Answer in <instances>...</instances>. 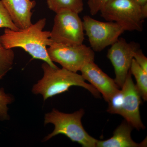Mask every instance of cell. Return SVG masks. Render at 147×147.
I'll use <instances>...</instances> for the list:
<instances>
[{
  "label": "cell",
  "instance_id": "7402d4cb",
  "mask_svg": "<svg viewBox=\"0 0 147 147\" xmlns=\"http://www.w3.org/2000/svg\"><path fill=\"white\" fill-rule=\"evenodd\" d=\"M141 6L147 3V0H136Z\"/></svg>",
  "mask_w": 147,
  "mask_h": 147
},
{
  "label": "cell",
  "instance_id": "d6986e66",
  "mask_svg": "<svg viewBox=\"0 0 147 147\" xmlns=\"http://www.w3.org/2000/svg\"><path fill=\"white\" fill-rule=\"evenodd\" d=\"M110 0H88V4L91 15L97 14Z\"/></svg>",
  "mask_w": 147,
  "mask_h": 147
},
{
  "label": "cell",
  "instance_id": "9c48e42d",
  "mask_svg": "<svg viewBox=\"0 0 147 147\" xmlns=\"http://www.w3.org/2000/svg\"><path fill=\"white\" fill-rule=\"evenodd\" d=\"M121 88L123 94V100L119 115L137 130L145 129L139 111L142 97L132 80L130 70Z\"/></svg>",
  "mask_w": 147,
  "mask_h": 147
},
{
  "label": "cell",
  "instance_id": "30bf717a",
  "mask_svg": "<svg viewBox=\"0 0 147 147\" xmlns=\"http://www.w3.org/2000/svg\"><path fill=\"white\" fill-rule=\"evenodd\" d=\"M82 76L102 94L105 101L109 102L119 91L115 81L101 70L94 61L86 63L81 69Z\"/></svg>",
  "mask_w": 147,
  "mask_h": 147
},
{
  "label": "cell",
  "instance_id": "3957f363",
  "mask_svg": "<svg viewBox=\"0 0 147 147\" xmlns=\"http://www.w3.org/2000/svg\"><path fill=\"white\" fill-rule=\"evenodd\" d=\"M84 113L83 109L67 114L54 109L52 112L45 114L44 123L53 124L55 129L51 134L44 138L43 142L58 134H62L72 142L79 143L82 147H96L98 140L88 134L82 125V119Z\"/></svg>",
  "mask_w": 147,
  "mask_h": 147
},
{
  "label": "cell",
  "instance_id": "277c9868",
  "mask_svg": "<svg viewBox=\"0 0 147 147\" xmlns=\"http://www.w3.org/2000/svg\"><path fill=\"white\" fill-rule=\"evenodd\" d=\"M100 12L105 20L116 22L125 31H143L144 19L141 5L136 0H110Z\"/></svg>",
  "mask_w": 147,
  "mask_h": 147
},
{
  "label": "cell",
  "instance_id": "2e32d148",
  "mask_svg": "<svg viewBox=\"0 0 147 147\" xmlns=\"http://www.w3.org/2000/svg\"><path fill=\"white\" fill-rule=\"evenodd\" d=\"M3 77L0 76V79ZM13 100L12 97L10 95L6 94L3 89H0V120H6L9 119L7 105L10 104Z\"/></svg>",
  "mask_w": 147,
  "mask_h": 147
},
{
  "label": "cell",
  "instance_id": "7a4b0ae2",
  "mask_svg": "<svg viewBox=\"0 0 147 147\" xmlns=\"http://www.w3.org/2000/svg\"><path fill=\"white\" fill-rule=\"evenodd\" d=\"M42 68L43 77L34 86L32 91L34 94L42 95L44 100L67 91L74 86L82 87L95 97H100V93L86 83L82 75L63 68H54L46 62L42 63Z\"/></svg>",
  "mask_w": 147,
  "mask_h": 147
},
{
  "label": "cell",
  "instance_id": "44dd1931",
  "mask_svg": "<svg viewBox=\"0 0 147 147\" xmlns=\"http://www.w3.org/2000/svg\"><path fill=\"white\" fill-rule=\"evenodd\" d=\"M142 16L144 19L147 17V3L141 6Z\"/></svg>",
  "mask_w": 147,
  "mask_h": 147
},
{
  "label": "cell",
  "instance_id": "7c38bea8",
  "mask_svg": "<svg viewBox=\"0 0 147 147\" xmlns=\"http://www.w3.org/2000/svg\"><path fill=\"white\" fill-rule=\"evenodd\" d=\"M133 127L124 121L114 131L113 136L103 141L97 140V147H143L147 146V139L141 143H137L132 140L131 133Z\"/></svg>",
  "mask_w": 147,
  "mask_h": 147
},
{
  "label": "cell",
  "instance_id": "5bb4252c",
  "mask_svg": "<svg viewBox=\"0 0 147 147\" xmlns=\"http://www.w3.org/2000/svg\"><path fill=\"white\" fill-rule=\"evenodd\" d=\"M131 75L136 79V86L144 101L147 100V72L137 63L134 59L130 68Z\"/></svg>",
  "mask_w": 147,
  "mask_h": 147
},
{
  "label": "cell",
  "instance_id": "8992f818",
  "mask_svg": "<svg viewBox=\"0 0 147 147\" xmlns=\"http://www.w3.org/2000/svg\"><path fill=\"white\" fill-rule=\"evenodd\" d=\"M50 38L53 42L63 45L83 44L85 33L79 13L69 11L56 13Z\"/></svg>",
  "mask_w": 147,
  "mask_h": 147
},
{
  "label": "cell",
  "instance_id": "e0dca14e",
  "mask_svg": "<svg viewBox=\"0 0 147 147\" xmlns=\"http://www.w3.org/2000/svg\"><path fill=\"white\" fill-rule=\"evenodd\" d=\"M1 28L9 29L13 30H19L13 23L2 1L0 0V28Z\"/></svg>",
  "mask_w": 147,
  "mask_h": 147
},
{
  "label": "cell",
  "instance_id": "ffe728a7",
  "mask_svg": "<svg viewBox=\"0 0 147 147\" xmlns=\"http://www.w3.org/2000/svg\"><path fill=\"white\" fill-rule=\"evenodd\" d=\"M133 59L137 63L147 72V58L140 48L134 52Z\"/></svg>",
  "mask_w": 147,
  "mask_h": 147
},
{
  "label": "cell",
  "instance_id": "ba28073f",
  "mask_svg": "<svg viewBox=\"0 0 147 147\" xmlns=\"http://www.w3.org/2000/svg\"><path fill=\"white\" fill-rule=\"evenodd\" d=\"M140 47L139 43L128 42L121 38L108 50L107 57L114 67L115 74L114 81L119 88L123 86L129 71L134 52Z\"/></svg>",
  "mask_w": 147,
  "mask_h": 147
},
{
  "label": "cell",
  "instance_id": "ac0fdd59",
  "mask_svg": "<svg viewBox=\"0 0 147 147\" xmlns=\"http://www.w3.org/2000/svg\"><path fill=\"white\" fill-rule=\"evenodd\" d=\"M123 100V94L121 90H120L108 102V108L107 112L111 114L119 115L122 105Z\"/></svg>",
  "mask_w": 147,
  "mask_h": 147
},
{
  "label": "cell",
  "instance_id": "5b68a950",
  "mask_svg": "<svg viewBox=\"0 0 147 147\" xmlns=\"http://www.w3.org/2000/svg\"><path fill=\"white\" fill-rule=\"evenodd\" d=\"M47 53L53 62L62 68L77 73L86 63L94 61V52L84 44L69 45L52 42L47 48Z\"/></svg>",
  "mask_w": 147,
  "mask_h": 147
},
{
  "label": "cell",
  "instance_id": "4fadbf2b",
  "mask_svg": "<svg viewBox=\"0 0 147 147\" xmlns=\"http://www.w3.org/2000/svg\"><path fill=\"white\" fill-rule=\"evenodd\" d=\"M48 8L55 13L69 11L81 13L84 9L83 0H47Z\"/></svg>",
  "mask_w": 147,
  "mask_h": 147
},
{
  "label": "cell",
  "instance_id": "6da1fadb",
  "mask_svg": "<svg viewBox=\"0 0 147 147\" xmlns=\"http://www.w3.org/2000/svg\"><path fill=\"white\" fill-rule=\"evenodd\" d=\"M46 24V18H43L26 29L13 30L5 28L0 36L1 42L6 49L22 48L33 59L44 61L52 67L57 68L47 53V46L53 41L50 38V31L43 30Z\"/></svg>",
  "mask_w": 147,
  "mask_h": 147
},
{
  "label": "cell",
  "instance_id": "52a82bcc",
  "mask_svg": "<svg viewBox=\"0 0 147 147\" xmlns=\"http://www.w3.org/2000/svg\"><path fill=\"white\" fill-rule=\"evenodd\" d=\"M83 24L90 47L94 52H100L113 45L125 31L116 22H102L88 15L84 16Z\"/></svg>",
  "mask_w": 147,
  "mask_h": 147
},
{
  "label": "cell",
  "instance_id": "9a60e30c",
  "mask_svg": "<svg viewBox=\"0 0 147 147\" xmlns=\"http://www.w3.org/2000/svg\"><path fill=\"white\" fill-rule=\"evenodd\" d=\"M14 59L13 50L4 47L0 39V76H4L11 69Z\"/></svg>",
  "mask_w": 147,
  "mask_h": 147
},
{
  "label": "cell",
  "instance_id": "8fae6325",
  "mask_svg": "<svg viewBox=\"0 0 147 147\" xmlns=\"http://www.w3.org/2000/svg\"><path fill=\"white\" fill-rule=\"evenodd\" d=\"M13 23L19 29L26 28L32 24V9L36 5L34 0H2Z\"/></svg>",
  "mask_w": 147,
  "mask_h": 147
}]
</instances>
